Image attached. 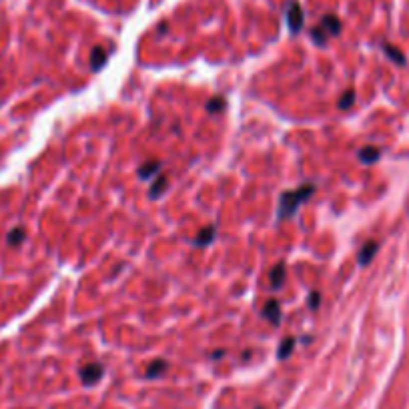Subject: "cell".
Here are the masks:
<instances>
[{"label": "cell", "mask_w": 409, "mask_h": 409, "mask_svg": "<svg viewBox=\"0 0 409 409\" xmlns=\"http://www.w3.org/2000/svg\"><path fill=\"white\" fill-rule=\"evenodd\" d=\"M315 193V185H303L295 191H289V193H283L281 199H279V219H289L295 215V211L299 209L301 203H305L307 199H311Z\"/></svg>", "instance_id": "1"}, {"label": "cell", "mask_w": 409, "mask_h": 409, "mask_svg": "<svg viewBox=\"0 0 409 409\" xmlns=\"http://www.w3.org/2000/svg\"><path fill=\"white\" fill-rule=\"evenodd\" d=\"M303 20H305V16H303L301 4H299V2H291V4L287 6V24H289V30H291V32H299V30L303 28Z\"/></svg>", "instance_id": "2"}, {"label": "cell", "mask_w": 409, "mask_h": 409, "mask_svg": "<svg viewBox=\"0 0 409 409\" xmlns=\"http://www.w3.org/2000/svg\"><path fill=\"white\" fill-rule=\"evenodd\" d=\"M102 375H104V367L100 363H88L80 369V379L84 385H92V383L100 381Z\"/></svg>", "instance_id": "3"}, {"label": "cell", "mask_w": 409, "mask_h": 409, "mask_svg": "<svg viewBox=\"0 0 409 409\" xmlns=\"http://www.w3.org/2000/svg\"><path fill=\"white\" fill-rule=\"evenodd\" d=\"M319 28L323 30V34L329 38V36H337L341 32V20L335 16V14H325L321 18V24Z\"/></svg>", "instance_id": "4"}, {"label": "cell", "mask_w": 409, "mask_h": 409, "mask_svg": "<svg viewBox=\"0 0 409 409\" xmlns=\"http://www.w3.org/2000/svg\"><path fill=\"white\" fill-rule=\"evenodd\" d=\"M263 317L267 321H271L273 325H279L281 323V307H279V301L277 299H269L263 307Z\"/></svg>", "instance_id": "5"}, {"label": "cell", "mask_w": 409, "mask_h": 409, "mask_svg": "<svg viewBox=\"0 0 409 409\" xmlns=\"http://www.w3.org/2000/svg\"><path fill=\"white\" fill-rule=\"evenodd\" d=\"M285 263H277L275 267L271 269V275H269V283L273 289H281L283 281H285Z\"/></svg>", "instance_id": "6"}, {"label": "cell", "mask_w": 409, "mask_h": 409, "mask_svg": "<svg viewBox=\"0 0 409 409\" xmlns=\"http://www.w3.org/2000/svg\"><path fill=\"white\" fill-rule=\"evenodd\" d=\"M106 64V50L102 46H94L90 52V68L92 70H100Z\"/></svg>", "instance_id": "7"}, {"label": "cell", "mask_w": 409, "mask_h": 409, "mask_svg": "<svg viewBox=\"0 0 409 409\" xmlns=\"http://www.w3.org/2000/svg\"><path fill=\"white\" fill-rule=\"evenodd\" d=\"M377 241H367L363 247H361V251H359V265H367L373 257H375V251H377Z\"/></svg>", "instance_id": "8"}, {"label": "cell", "mask_w": 409, "mask_h": 409, "mask_svg": "<svg viewBox=\"0 0 409 409\" xmlns=\"http://www.w3.org/2000/svg\"><path fill=\"white\" fill-rule=\"evenodd\" d=\"M167 185H169L167 177H165V175H157V179H155V181H153V185H151L149 197H151V199H157V197H161V195L165 193Z\"/></svg>", "instance_id": "9"}, {"label": "cell", "mask_w": 409, "mask_h": 409, "mask_svg": "<svg viewBox=\"0 0 409 409\" xmlns=\"http://www.w3.org/2000/svg\"><path fill=\"white\" fill-rule=\"evenodd\" d=\"M213 237H215V225H209V227H205V229H201L199 233H197V237H195V245H199V247H205V245H209L211 241H213Z\"/></svg>", "instance_id": "10"}, {"label": "cell", "mask_w": 409, "mask_h": 409, "mask_svg": "<svg viewBox=\"0 0 409 409\" xmlns=\"http://www.w3.org/2000/svg\"><path fill=\"white\" fill-rule=\"evenodd\" d=\"M167 361L165 359H157V361H153L151 365H149V369H147V377L149 379H153V377H161L165 371H167Z\"/></svg>", "instance_id": "11"}, {"label": "cell", "mask_w": 409, "mask_h": 409, "mask_svg": "<svg viewBox=\"0 0 409 409\" xmlns=\"http://www.w3.org/2000/svg\"><path fill=\"white\" fill-rule=\"evenodd\" d=\"M159 169H161V163L149 161L147 165H143V167L139 169V177H141V179H149V177H153V175H159V173H157Z\"/></svg>", "instance_id": "12"}, {"label": "cell", "mask_w": 409, "mask_h": 409, "mask_svg": "<svg viewBox=\"0 0 409 409\" xmlns=\"http://www.w3.org/2000/svg\"><path fill=\"white\" fill-rule=\"evenodd\" d=\"M379 149H375V147H365V149H361L359 151V159L363 161V163H375L377 159H379Z\"/></svg>", "instance_id": "13"}, {"label": "cell", "mask_w": 409, "mask_h": 409, "mask_svg": "<svg viewBox=\"0 0 409 409\" xmlns=\"http://www.w3.org/2000/svg\"><path fill=\"white\" fill-rule=\"evenodd\" d=\"M293 345H295V339H293V337H287V339H283V341H281V345H279L277 357H279V359H285V357H289V355H291V351H293Z\"/></svg>", "instance_id": "14"}, {"label": "cell", "mask_w": 409, "mask_h": 409, "mask_svg": "<svg viewBox=\"0 0 409 409\" xmlns=\"http://www.w3.org/2000/svg\"><path fill=\"white\" fill-rule=\"evenodd\" d=\"M225 106H227V100H225L223 96H213V98L207 102V106H205V108H207L209 112H213V114H215V112H221Z\"/></svg>", "instance_id": "15"}, {"label": "cell", "mask_w": 409, "mask_h": 409, "mask_svg": "<svg viewBox=\"0 0 409 409\" xmlns=\"http://www.w3.org/2000/svg\"><path fill=\"white\" fill-rule=\"evenodd\" d=\"M22 241H24V229L16 227V229H12V231L8 233V245L16 247V245H20Z\"/></svg>", "instance_id": "16"}, {"label": "cell", "mask_w": 409, "mask_h": 409, "mask_svg": "<svg viewBox=\"0 0 409 409\" xmlns=\"http://www.w3.org/2000/svg\"><path fill=\"white\" fill-rule=\"evenodd\" d=\"M353 102H355V90L349 88V90L343 92V96H341V100H339V108H349Z\"/></svg>", "instance_id": "17"}, {"label": "cell", "mask_w": 409, "mask_h": 409, "mask_svg": "<svg viewBox=\"0 0 409 409\" xmlns=\"http://www.w3.org/2000/svg\"><path fill=\"white\" fill-rule=\"evenodd\" d=\"M309 307H311V309H317V307H319V293L313 291V293L309 295Z\"/></svg>", "instance_id": "18"}, {"label": "cell", "mask_w": 409, "mask_h": 409, "mask_svg": "<svg viewBox=\"0 0 409 409\" xmlns=\"http://www.w3.org/2000/svg\"><path fill=\"white\" fill-rule=\"evenodd\" d=\"M385 50H387V54H391V56L395 58V62H403V56H401L397 50H393V48H391V46H387V44H385Z\"/></svg>", "instance_id": "19"}]
</instances>
